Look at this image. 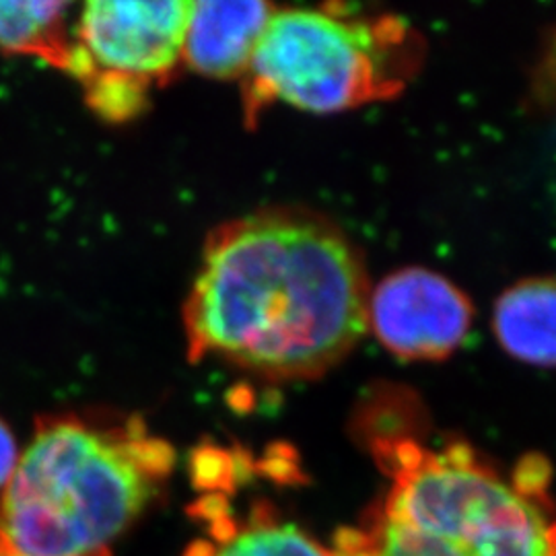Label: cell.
<instances>
[{
  "label": "cell",
  "mask_w": 556,
  "mask_h": 556,
  "mask_svg": "<svg viewBox=\"0 0 556 556\" xmlns=\"http://www.w3.org/2000/svg\"><path fill=\"white\" fill-rule=\"evenodd\" d=\"M367 303L363 262L337 225L258 211L206 238L181 312L188 358L268 381L318 378L357 346Z\"/></svg>",
  "instance_id": "obj_1"
},
{
  "label": "cell",
  "mask_w": 556,
  "mask_h": 556,
  "mask_svg": "<svg viewBox=\"0 0 556 556\" xmlns=\"http://www.w3.org/2000/svg\"><path fill=\"white\" fill-rule=\"evenodd\" d=\"M174 466V445L139 415H46L0 495V530L25 556H112Z\"/></svg>",
  "instance_id": "obj_2"
},
{
  "label": "cell",
  "mask_w": 556,
  "mask_h": 556,
  "mask_svg": "<svg viewBox=\"0 0 556 556\" xmlns=\"http://www.w3.org/2000/svg\"><path fill=\"white\" fill-rule=\"evenodd\" d=\"M374 452L392 480L365 523L338 534L342 555L551 556L536 470L509 482L459 443L378 438Z\"/></svg>",
  "instance_id": "obj_3"
},
{
  "label": "cell",
  "mask_w": 556,
  "mask_h": 556,
  "mask_svg": "<svg viewBox=\"0 0 556 556\" xmlns=\"http://www.w3.org/2000/svg\"><path fill=\"white\" fill-rule=\"evenodd\" d=\"M420 64L417 31L397 17L275 11L241 77L243 116L289 103L314 114L397 96Z\"/></svg>",
  "instance_id": "obj_4"
},
{
  "label": "cell",
  "mask_w": 556,
  "mask_h": 556,
  "mask_svg": "<svg viewBox=\"0 0 556 556\" xmlns=\"http://www.w3.org/2000/svg\"><path fill=\"white\" fill-rule=\"evenodd\" d=\"M192 2L93 0L75 23V54L68 75L122 80L151 91L174 77L184 62Z\"/></svg>",
  "instance_id": "obj_5"
},
{
  "label": "cell",
  "mask_w": 556,
  "mask_h": 556,
  "mask_svg": "<svg viewBox=\"0 0 556 556\" xmlns=\"http://www.w3.org/2000/svg\"><path fill=\"white\" fill-rule=\"evenodd\" d=\"M367 324L381 344L406 358L452 355L472 324V305L447 278L404 268L383 278L367 303Z\"/></svg>",
  "instance_id": "obj_6"
},
{
  "label": "cell",
  "mask_w": 556,
  "mask_h": 556,
  "mask_svg": "<svg viewBox=\"0 0 556 556\" xmlns=\"http://www.w3.org/2000/svg\"><path fill=\"white\" fill-rule=\"evenodd\" d=\"M233 478L231 470L199 484L190 517L199 523L200 534L184 556H344L337 546H321L266 501L238 511L231 501Z\"/></svg>",
  "instance_id": "obj_7"
},
{
  "label": "cell",
  "mask_w": 556,
  "mask_h": 556,
  "mask_svg": "<svg viewBox=\"0 0 556 556\" xmlns=\"http://www.w3.org/2000/svg\"><path fill=\"white\" fill-rule=\"evenodd\" d=\"M275 11L260 0L192 2L184 62L211 79H241Z\"/></svg>",
  "instance_id": "obj_8"
},
{
  "label": "cell",
  "mask_w": 556,
  "mask_h": 556,
  "mask_svg": "<svg viewBox=\"0 0 556 556\" xmlns=\"http://www.w3.org/2000/svg\"><path fill=\"white\" fill-rule=\"evenodd\" d=\"M495 332L519 361L556 365V280H523L505 291L495 309Z\"/></svg>",
  "instance_id": "obj_9"
},
{
  "label": "cell",
  "mask_w": 556,
  "mask_h": 556,
  "mask_svg": "<svg viewBox=\"0 0 556 556\" xmlns=\"http://www.w3.org/2000/svg\"><path fill=\"white\" fill-rule=\"evenodd\" d=\"M66 2H0V50L34 56L68 73L75 52Z\"/></svg>",
  "instance_id": "obj_10"
},
{
  "label": "cell",
  "mask_w": 556,
  "mask_h": 556,
  "mask_svg": "<svg viewBox=\"0 0 556 556\" xmlns=\"http://www.w3.org/2000/svg\"><path fill=\"white\" fill-rule=\"evenodd\" d=\"M20 462V450H17V441L13 431L9 429V425L0 418V495L7 489L9 480L13 477L15 468Z\"/></svg>",
  "instance_id": "obj_11"
},
{
  "label": "cell",
  "mask_w": 556,
  "mask_h": 556,
  "mask_svg": "<svg viewBox=\"0 0 556 556\" xmlns=\"http://www.w3.org/2000/svg\"><path fill=\"white\" fill-rule=\"evenodd\" d=\"M0 556H25L9 542V538L2 534V530H0Z\"/></svg>",
  "instance_id": "obj_12"
},
{
  "label": "cell",
  "mask_w": 556,
  "mask_h": 556,
  "mask_svg": "<svg viewBox=\"0 0 556 556\" xmlns=\"http://www.w3.org/2000/svg\"><path fill=\"white\" fill-rule=\"evenodd\" d=\"M551 556H556V523L551 526Z\"/></svg>",
  "instance_id": "obj_13"
}]
</instances>
